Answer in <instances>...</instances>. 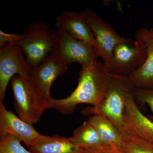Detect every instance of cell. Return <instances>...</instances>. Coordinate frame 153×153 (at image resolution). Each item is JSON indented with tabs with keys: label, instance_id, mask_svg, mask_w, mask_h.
<instances>
[{
	"label": "cell",
	"instance_id": "6da1fadb",
	"mask_svg": "<svg viewBox=\"0 0 153 153\" xmlns=\"http://www.w3.org/2000/svg\"><path fill=\"white\" fill-rule=\"evenodd\" d=\"M110 82V72L104 63L97 61L93 65L81 66L75 89L65 98L47 100L48 109L57 110L63 114H71L79 104L96 106L106 95Z\"/></svg>",
	"mask_w": 153,
	"mask_h": 153
},
{
	"label": "cell",
	"instance_id": "7a4b0ae2",
	"mask_svg": "<svg viewBox=\"0 0 153 153\" xmlns=\"http://www.w3.org/2000/svg\"><path fill=\"white\" fill-rule=\"evenodd\" d=\"M135 88L129 76L110 73L106 95L99 104L83 110L86 114H99L109 120L123 134V117L127 100Z\"/></svg>",
	"mask_w": 153,
	"mask_h": 153
},
{
	"label": "cell",
	"instance_id": "3957f363",
	"mask_svg": "<svg viewBox=\"0 0 153 153\" xmlns=\"http://www.w3.org/2000/svg\"><path fill=\"white\" fill-rule=\"evenodd\" d=\"M15 109L21 119L33 125L38 123L48 102L31 77L16 75L10 81Z\"/></svg>",
	"mask_w": 153,
	"mask_h": 153
},
{
	"label": "cell",
	"instance_id": "277c9868",
	"mask_svg": "<svg viewBox=\"0 0 153 153\" xmlns=\"http://www.w3.org/2000/svg\"><path fill=\"white\" fill-rule=\"evenodd\" d=\"M55 30L45 21L38 20L27 25L19 44L31 68L38 66L51 53L53 46Z\"/></svg>",
	"mask_w": 153,
	"mask_h": 153
},
{
	"label": "cell",
	"instance_id": "5b68a950",
	"mask_svg": "<svg viewBox=\"0 0 153 153\" xmlns=\"http://www.w3.org/2000/svg\"><path fill=\"white\" fill-rule=\"evenodd\" d=\"M51 53L68 65L77 63L81 66L93 65L99 57L98 52L92 45L56 29Z\"/></svg>",
	"mask_w": 153,
	"mask_h": 153
},
{
	"label": "cell",
	"instance_id": "8992f818",
	"mask_svg": "<svg viewBox=\"0 0 153 153\" xmlns=\"http://www.w3.org/2000/svg\"><path fill=\"white\" fill-rule=\"evenodd\" d=\"M146 57L147 48L144 43L127 39L114 47L111 62L107 70L110 73L129 76L141 67Z\"/></svg>",
	"mask_w": 153,
	"mask_h": 153
},
{
	"label": "cell",
	"instance_id": "52a82bcc",
	"mask_svg": "<svg viewBox=\"0 0 153 153\" xmlns=\"http://www.w3.org/2000/svg\"><path fill=\"white\" fill-rule=\"evenodd\" d=\"M83 13L95 38L99 56L107 69L111 62L114 47L127 39L119 35L91 9H85Z\"/></svg>",
	"mask_w": 153,
	"mask_h": 153
},
{
	"label": "cell",
	"instance_id": "ba28073f",
	"mask_svg": "<svg viewBox=\"0 0 153 153\" xmlns=\"http://www.w3.org/2000/svg\"><path fill=\"white\" fill-rule=\"evenodd\" d=\"M18 45L0 49V102H3L9 82L16 75L31 77V68Z\"/></svg>",
	"mask_w": 153,
	"mask_h": 153
},
{
	"label": "cell",
	"instance_id": "9c48e42d",
	"mask_svg": "<svg viewBox=\"0 0 153 153\" xmlns=\"http://www.w3.org/2000/svg\"><path fill=\"white\" fill-rule=\"evenodd\" d=\"M133 93L127 100L123 117V132L153 144V121L140 111Z\"/></svg>",
	"mask_w": 153,
	"mask_h": 153
},
{
	"label": "cell",
	"instance_id": "30bf717a",
	"mask_svg": "<svg viewBox=\"0 0 153 153\" xmlns=\"http://www.w3.org/2000/svg\"><path fill=\"white\" fill-rule=\"evenodd\" d=\"M8 134L19 138L28 148L41 135L33 125L26 122L0 102V137Z\"/></svg>",
	"mask_w": 153,
	"mask_h": 153
},
{
	"label": "cell",
	"instance_id": "8fae6325",
	"mask_svg": "<svg viewBox=\"0 0 153 153\" xmlns=\"http://www.w3.org/2000/svg\"><path fill=\"white\" fill-rule=\"evenodd\" d=\"M55 27L56 30L91 44L97 50L94 35L86 22L83 12L63 11L56 18Z\"/></svg>",
	"mask_w": 153,
	"mask_h": 153
},
{
	"label": "cell",
	"instance_id": "7c38bea8",
	"mask_svg": "<svg viewBox=\"0 0 153 153\" xmlns=\"http://www.w3.org/2000/svg\"><path fill=\"white\" fill-rule=\"evenodd\" d=\"M68 66L50 53L38 66L33 68L32 77L47 100L52 97L50 90L53 82L66 72Z\"/></svg>",
	"mask_w": 153,
	"mask_h": 153
},
{
	"label": "cell",
	"instance_id": "4fadbf2b",
	"mask_svg": "<svg viewBox=\"0 0 153 153\" xmlns=\"http://www.w3.org/2000/svg\"><path fill=\"white\" fill-rule=\"evenodd\" d=\"M135 38L146 44L147 57L141 67L128 76L135 88L153 89V28L139 29Z\"/></svg>",
	"mask_w": 153,
	"mask_h": 153
},
{
	"label": "cell",
	"instance_id": "5bb4252c",
	"mask_svg": "<svg viewBox=\"0 0 153 153\" xmlns=\"http://www.w3.org/2000/svg\"><path fill=\"white\" fill-rule=\"evenodd\" d=\"M32 153H84L83 148L71 142L70 138L41 134L29 148Z\"/></svg>",
	"mask_w": 153,
	"mask_h": 153
},
{
	"label": "cell",
	"instance_id": "9a60e30c",
	"mask_svg": "<svg viewBox=\"0 0 153 153\" xmlns=\"http://www.w3.org/2000/svg\"><path fill=\"white\" fill-rule=\"evenodd\" d=\"M87 120L104 144L112 147L122 148L123 133L109 120L101 115L94 114Z\"/></svg>",
	"mask_w": 153,
	"mask_h": 153
},
{
	"label": "cell",
	"instance_id": "2e32d148",
	"mask_svg": "<svg viewBox=\"0 0 153 153\" xmlns=\"http://www.w3.org/2000/svg\"><path fill=\"white\" fill-rule=\"evenodd\" d=\"M70 140L78 146L82 148H95L107 146L102 141L94 128L88 121L74 131Z\"/></svg>",
	"mask_w": 153,
	"mask_h": 153
},
{
	"label": "cell",
	"instance_id": "e0dca14e",
	"mask_svg": "<svg viewBox=\"0 0 153 153\" xmlns=\"http://www.w3.org/2000/svg\"><path fill=\"white\" fill-rule=\"evenodd\" d=\"M122 148L126 153H153V144L123 134Z\"/></svg>",
	"mask_w": 153,
	"mask_h": 153
},
{
	"label": "cell",
	"instance_id": "ac0fdd59",
	"mask_svg": "<svg viewBox=\"0 0 153 153\" xmlns=\"http://www.w3.org/2000/svg\"><path fill=\"white\" fill-rule=\"evenodd\" d=\"M19 138L8 134L0 137V153H32L21 144Z\"/></svg>",
	"mask_w": 153,
	"mask_h": 153
},
{
	"label": "cell",
	"instance_id": "d6986e66",
	"mask_svg": "<svg viewBox=\"0 0 153 153\" xmlns=\"http://www.w3.org/2000/svg\"><path fill=\"white\" fill-rule=\"evenodd\" d=\"M133 94L136 100L149 106L152 115L148 117L153 121V89L135 88Z\"/></svg>",
	"mask_w": 153,
	"mask_h": 153
},
{
	"label": "cell",
	"instance_id": "ffe728a7",
	"mask_svg": "<svg viewBox=\"0 0 153 153\" xmlns=\"http://www.w3.org/2000/svg\"><path fill=\"white\" fill-rule=\"evenodd\" d=\"M23 38L22 34L8 33L0 31V49L6 47L18 45Z\"/></svg>",
	"mask_w": 153,
	"mask_h": 153
},
{
	"label": "cell",
	"instance_id": "44dd1931",
	"mask_svg": "<svg viewBox=\"0 0 153 153\" xmlns=\"http://www.w3.org/2000/svg\"><path fill=\"white\" fill-rule=\"evenodd\" d=\"M84 153H126L122 148H114L108 146L99 148H83Z\"/></svg>",
	"mask_w": 153,
	"mask_h": 153
},
{
	"label": "cell",
	"instance_id": "7402d4cb",
	"mask_svg": "<svg viewBox=\"0 0 153 153\" xmlns=\"http://www.w3.org/2000/svg\"><path fill=\"white\" fill-rule=\"evenodd\" d=\"M152 9L153 10V4H152Z\"/></svg>",
	"mask_w": 153,
	"mask_h": 153
}]
</instances>
